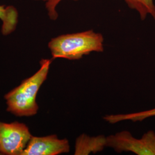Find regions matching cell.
Returning <instances> with one entry per match:
<instances>
[{
    "mask_svg": "<svg viewBox=\"0 0 155 155\" xmlns=\"http://www.w3.org/2000/svg\"><path fill=\"white\" fill-rule=\"evenodd\" d=\"M52 60L42 59L36 72L4 95L8 113L18 117H33L38 114L39 107L37 95L47 78Z\"/></svg>",
    "mask_w": 155,
    "mask_h": 155,
    "instance_id": "6da1fadb",
    "label": "cell"
},
{
    "mask_svg": "<svg viewBox=\"0 0 155 155\" xmlns=\"http://www.w3.org/2000/svg\"><path fill=\"white\" fill-rule=\"evenodd\" d=\"M104 39L100 33L88 30L61 35L51 39L48 47L52 59L77 61L93 52H102Z\"/></svg>",
    "mask_w": 155,
    "mask_h": 155,
    "instance_id": "7a4b0ae2",
    "label": "cell"
},
{
    "mask_svg": "<svg viewBox=\"0 0 155 155\" xmlns=\"http://www.w3.org/2000/svg\"><path fill=\"white\" fill-rule=\"evenodd\" d=\"M106 147L117 153L132 152L137 155H155V132L149 130L141 138L133 137L127 130H122L106 137Z\"/></svg>",
    "mask_w": 155,
    "mask_h": 155,
    "instance_id": "3957f363",
    "label": "cell"
},
{
    "mask_svg": "<svg viewBox=\"0 0 155 155\" xmlns=\"http://www.w3.org/2000/svg\"><path fill=\"white\" fill-rule=\"evenodd\" d=\"M32 136L24 123L0 120V155H22Z\"/></svg>",
    "mask_w": 155,
    "mask_h": 155,
    "instance_id": "277c9868",
    "label": "cell"
},
{
    "mask_svg": "<svg viewBox=\"0 0 155 155\" xmlns=\"http://www.w3.org/2000/svg\"><path fill=\"white\" fill-rule=\"evenodd\" d=\"M70 145L67 139H59L58 136H34L30 139L22 155H58L67 153Z\"/></svg>",
    "mask_w": 155,
    "mask_h": 155,
    "instance_id": "5b68a950",
    "label": "cell"
},
{
    "mask_svg": "<svg viewBox=\"0 0 155 155\" xmlns=\"http://www.w3.org/2000/svg\"><path fill=\"white\" fill-rule=\"evenodd\" d=\"M106 147V137L104 135L90 136L83 133L75 140V155H89L102 152Z\"/></svg>",
    "mask_w": 155,
    "mask_h": 155,
    "instance_id": "8992f818",
    "label": "cell"
},
{
    "mask_svg": "<svg viewBox=\"0 0 155 155\" xmlns=\"http://www.w3.org/2000/svg\"><path fill=\"white\" fill-rule=\"evenodd\" d=\"M0 20L2 22L1 33L8 36L15 32L18 22V13L12 5H0Z\"/></svg>",
    "mask_w": 155,
    "mask_h": 155,
    "instance_id": "52a82bcc",
    "label": "cell"
},
{
    "mask_svg": "<svg viewBox=\"0 0 155 155\" xmlns=\"http://www.w3.org/2000/svg\"><path fill=\"white\" fill-rule=\"evenodd\" d=\"M152 117H155V108L132 113L106 115L103 118L106 122L111 124H114L124 121H131L132 122L143 121Z\"/></svg>",
    "mask_w": 155,
    "mask_h": 155,
    "instance_id": "ba28073f",
    "label": "cell"
},
{
    "mask_svg": "<svg viewBox=\"0 0 155 155\" xmlns=\"http://www.w3.org/2000/svg\"><path fill=\"white\" fill-rule=\"evenodd\" d=\"M128 6L137 12L142 20L148 15L155 20V5L153 0H124Z\"/></svg>",
    "mask_w": 155,
    "mask_h": 155,
    "instance_id": "9c48e42d",
    "label": "cell"
},
{
    "mask_svg": "<svg viewBox=\"0 0 155 155\" xmlns=\"http://www.w3.org/2000/svg\"><path fill=\"white\" fill-rule=\"evenodd\" d=\"M41 1L45 2V8L48 12V15L52 20H56L58 17V13L56 11L57 6L62 0H36ZM77 1V0H73Z\"/></svg>",
    "mask_w": 155,
    "mask_h": 155,
    "instance_id": "30bf717a",
    "label": "cell"
}]
</instances>
